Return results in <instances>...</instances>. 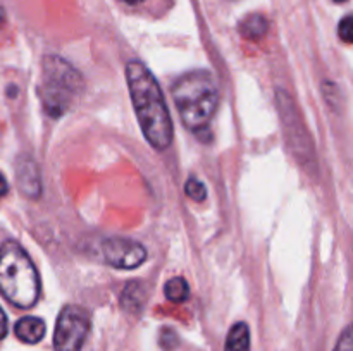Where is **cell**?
Listing matches in <instances>:
<instances>
[{"instance_id":"7a4b0ae2","label":"cell","mask_w":353,"mask_h":351,"mask_svg":"<svg viewBox=\"0 0 353 351\" xmlns=\"http://www.w3.org/2000/svg\"><path fill=\"white\" fill-rule=\"evenodd\" d=\"M172 96L183 124L196 134L209 126L219 103L216 79L203 69H195L176 79Z\"/></svg>"},{"instance_id":"8fae6325","label":"cell","mask_w":353,"mask_h":351,"mask_svg":"<svg viewBox=\"0 0 353 351\" xmlns=\"http://www.w3.org/2000/svg\"><path fill=\"white\" fill-rule=\"evenodd\" d=\"M165 292V298L172 303H183L188 299L190 296V288H188V282L185 281L183 277H174L171 281H168L164 288Z\"/></svg>"},{"instance_id":"ba28073f","label":"cell","mask_w":353,"mask_h":351,"mask_svg":"<svg viewBox=\"0 0 353 351\" xmlns=\"http://www.w3.org/2000/svg\"><path fill=\"white\" fill-rule=\"evenodd\" d=\"M14 332H16L17 339H21L23 343L37 344L45 337L47 326H45L43 320L38 319V317L28 315L17 320L16 327H14Z\"/></svg>"},{"instance_id":"9c48e42d","label":"cell","mask_w":353,"mask_h":351,"mask_svg":"<svg viewBox=\"0 0 353 351\" xmlns=\"http://www.w3.org/2000/svg\"><path fill=\"white\" fill-rule=\"evenodd\" d=\"M268 19L264 16H261V14H250L238 26L240 34L243 38H247V40H261V38H264L268 34Z\"/></svg>"},{"instance_id":"9a60e30c","label":"cell","mask_w":353,"mask_h":351,"mask_svg":"<svg viewBox=\"0 0 353 351\" xmlns=\"http://www.w3.org/2000/svg\"><path fill=\"white\" fill-rule=\"evenodd\" d=\"M7 336V317L3 313L2 306H0V341Z\"/></svg>"},{"instance_id":"7c38bea8","label":"cell","mask_w":353,"mask_h":351,"mask_svg":"<svg viewBox=\"0 0 353 351\" xmlns=\"http://www.w3.org/2000/svg\"><path fill=\"white\" fill-rule=\"evenodd\" d=\"M185 191L186 195H188L192 200H195V202H202V200H205V186H203L199 179L190 178L185 184Z\"/></svg>"},{"instance_id":"5bb4252c","label":"cell","mask_w":353,"mask_h":351,"mask_svg":"<svg viewBox=\"0 0 353 351\" xmlns=\"http://www.w3.org/2000/svg\"><path fill=\"white\" fill-rule=\"evenodd\" d=\"M338 33H340V38L345 41V43H352V40H353L352 16L343 17V21L340 23V28H338Z\"/></svg>"},{"instance_id":"ac0fdd59","label":"cell","mask_w":353,"mask_h":351,"mask_svg":"<svg viewBox=\"0 0 353 351\" xmlns=\"http://www.w3.org/2000/svg\"><path fill=\"white\" fill-rule=\"evenodd\" d=\"M336 2H345V0H336Z\"/></svg>"},{"instance_id":"30bf717a","label":"cell","mask_w":353,"mask_h":351,"mask_svg":"<svg viewBox=\"0 0 353 351\" xmlns=\"http://www.w3.org/2000/svg\"><path fill=\"white\" fill-rule=\"evenodd\" d=\"M224 351H250V330L247 323L238 322L231 327Z\"/></svg>"},{"instance_id":"6da1fadb","label":"cell","mask_w":353,"mask_h":351,"mask_svg":"<svg viewBox=\"0 0 353 351\" xmlns=\"http://www.w3.org/2000/svg\"><path fill=\"white\" fill-rule=\"evenodd\" d=\"M126 81L130 88L137 119L148 143L155 150H168L172 143V119L157 79L140 61L126 65Z\"/></svg>"},{"instance_id":"3957f363","label":"cell","mask_w":353,"mask_h":351,"mask_svg":"<svg viewBox=\"0 0 353 351\" xmlns=\"http://www.w3.org/2000/svg\"><path fill=\"white\" fill-rule=\"evenodd\" d=\"M0 292L17 308H31L40 298V275L17 241L0 246Z\"/></svg>"},{"instance_id":"4fadbf2b","label":"cell","mask_w":353,"mask_h":351,"mask_svg":"<svg viewBox=\"0 0 353 351\" xmlns=\"http://www.w3.org/2000/svg\"><path fill=\"white\" fill-rule=\"evenodd\" d=\"M333 351H353V336H352L350 326L343 330V334L340 336V339H338L336 346H334Z\"/></svg>"},{"instance_id":"5b68a950","label":"cell","mask_w":353,"mask_h":351,"mask_svg":"<svg viewBox=\"0 0 353 351\" xmlns=\"http://www.w3.org/2000/svg\"><path fill=\"white\" fill-rule=\"evenodd\" d=\"M90 332V317L78 305H65L59 313L54 330L55 351H81Z\"/></svg>"},{"instance_id":"8992f818","label":"cell","mask_w":353,"mask_h":351,"mask_svg":"<svg viewBox=\"0 0 353 351\" xmlns=\"http://www.w3.org/2000/svg\"><path fill=\"white\" fill-rule=\"evenodd\" d=\"M103 257L112 267L131 270L147 260V250L141 243L128 237H109L103 243Z\"/></svg>"},{"instance_id":"e0dca14e","label":"cell","mask_w":353,"mask_h":351,"mask_svg":"<svg viewBox=\"0 0 353 351\" xmlns=\"http://www.w3.org/2000/svg\"><path fill=\"white\" fill-rule=\"evenodd\" d=\"M123 2L130 3V6H137V3H141V2H143V0H123Z\"/></svg>"},{"instance_id":"52a82bcc","label":"cell","mask_w":353,"mask_h":351,"mask_svg":"<svg viewBox=\"0 0 353 351\" xmlns=\"http://www.w3.org/2000/svg\"><path fill=\"white\" fill-rule=\"evenodd\" d=\"M16 179L21 193H24L28 198H37L40 195V176H38L37 164L31 158L17 162Z\"/></svg>"},{"instance_id":"2e32d148","label":"cell","mask_w":353,"mask_h":351,"mask_svg":"<svg viewBox=\"0 0 353 351\" xmlns=\"http://www.w3.org/2000/svg\"><path fill=\"white\" fill-rule=\"evenodd\" d=\"M7 189H9V186H7L6 178H3L2 174H0V198H2V196H6Z\"/></svg>"},{"instance_id":"277c9868","label":"cell","mask_w":353,"mask_h":351,"mask_svg":"<svg viewBox=\"0 0 353 351\" xmlns=\"http://www.w3.org/2000/svg\"><path fill=\"white\" fill-rule=\"evenodd\" d=\"M81 89V74L57 55H47L41 69L40 96L50 116L59 117L69 109Z\"/></svg>"}]
</instances>
